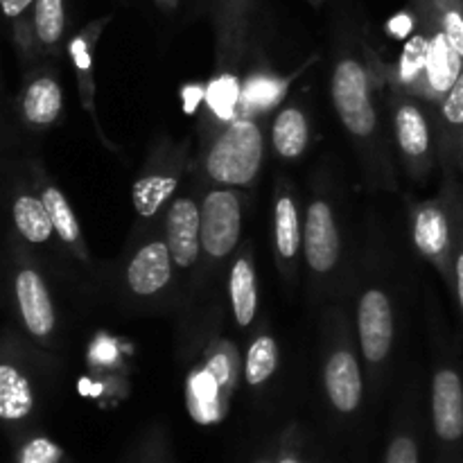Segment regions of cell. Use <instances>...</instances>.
I'll return each mask as SVG.
<instances>
[{"mask_svg": "<svg viewBox=\"0 0 463 463\" xmlns=\"http://www.w3.org/2000/svg\"><path fill=\"white\" fill-rule=\"evenodd\" d=\"M265 156V138L251 118L226 122L206 154V175L224 188L249 185L258 176Z\"/></svg>", "mask_w": 463, "mask_h": 463, "instance_id": "1", "label": "cell"}, {"mask_svg": "<svg viewBox=\"0 0 463 463\" xmlns=\"http://www.w3.org/2000/svg\"><path fill=\"white\" fill-rule=\"evenodd\" d=\"M463 206V190L443 193V197L419 203L411 217V238L420 256L432 260L443 279L452 283V251Z\"/></svg>", "mask_w": 463, "mask_h": 463, "instance_id": "2", "label": "cell"}, {"mask_svg": "<svg viewBox=\"0 0 463 463\" xmlns=\"http://www.w3.org/2000/svg\"><path fill=\"white\" fill-rule=\"evenodd\" d=\"M335 111L346 127L353 140L357 143H373L378 131L373 99H371V84L364 63L353 54H342L335 63L333 81H330Z\"/></svg>", "mask_w": 463, "mask_h": 463, "instance_id": "3", "label": "cell"}, {"mask_svg": "<svg viewBox=\"0 0 463 463\" xmlns=\"http://www.w3.org/2000/svg\"><path fill=\"white\" fill-rule=\"evenodd\" d=\"M202 211V251L211 260H222L238 247L242 233V206L231 188H215L199 203Z\"/></svg>", "mask_w": 463, "mask_h": 463, "instance_id": "4", "label": "cell"}, {"mask_svg": "<svg viewBox=\"0 0 463 463\" xmlns=\"http://www.w3.org/2000/svg\"><path fill=\"white\" fill-rule=\"evenodd\" d=\"M393 134L411 175H425L432 167V129L425 111L411 98L393 104Z\"/></svg>", "mask_w": 463, "mask_h": 463, "instance_id": "5", "label": "cell"}, {"mask_svg": "<svg viewBox=\"0 0 463 463\" xmlns=\"http://www.w3.org/2000/svg\"><path fill=\"white\" fill-rule=\"evenodd\" d=\"M357 333L366 362L383 364L393 346V307L383 289H366L357 301Z\"/></svg>", "mask_w": 463, "mask_h": 463, "instance_id": "6", "label": "cell"}, {"mask_svg": "<svg viewBox=\"0 0 463 463\" xmlns=\"http://www.w3.org/2000/svg\"><path fill=\"white\" fill-rule=\"evenodd\" d=\"M423 16L425 25H428L430 34V48H428V63H425V90L423 95L432 98L434 102H441L446 98L448 90L455 86L463 71L461 54L452 48L448 41L446 32L439 25V18L434 14L432 5H425Z\"/></svg>", "mask_w": 463, "mask_h": 463, "instance_id": "7", "label": "cell"}, {"mask_svg": "<svg viewBox=\"0 0 463 463\" xmlns=\"http://www.w3.org/2000/svg\"><path fill=\"white\" fill-rule=\"evenodd\" d=\"M165 242L175 267L190 269L202 256V211L193 197H179L165 215Z\"/></svg>", "mask_w": 463, "mask_h": 463, "instance_id": "8", "label": "cell"}, {"mask_svg": "<svg viewBox=\"0 0 463 463\" xmlns=\"http://www.w3.org/2000/svg\"><path fill=\"white\" fill-rule=\"evenodd\" d=\"M342 256L337 222L326 199H315L306 217V260L315 274H328Z\"/></svg>", "mask_w": 463, "mask_h": 463, "instance_id": "9", "label": "cell"}, {"mask_svg": "<svg viewBox=\"0 0 463 463\" xmlns=\"http://www.w3.org/2000/svg\"><path fill=\"white\" fill-rule=\"evenodd\" d=\"M172 269L175 262L165 240H149L140 244L127 265V288L136 297H154L170 285Z\"/></svg>", "mask_w": 463, "mask_h": 463, "instance_id": "10", "label": "cell"}, {"mask_svg": "<svg viewBox=\"0 0 463 463\" xmlns=\"http://www.w3.org/2000/svg\"><path fill=\"white\" fill-rule=\"evenodd\" d=\"M432 419L443 441L463 437V383L450 366L439 369L432 380Z\"/></svg>", "mask_w": 463, "mask_h": 463, "instance_id": "11", "label": "cell"}, {"mask_svg": "<svg viewBox=\"0 0 463 463\" xmlns=\"http://www.w3.org/2000/svg\"><path fill=\"white\" fill-rule=\"evenodd\" d=\"M16 301L27 333L36 339H45L54 333V306L48 288L39 271L21 269L16 276Z\"/></svg>", "mask_w": 463, "mask_h": 463, "instance_id": "12", "label": "cell"}, {"mask_svg": "<svg viewBox=\"0 0 463 463\" xmlns=\"http://www.w3.org/2000/svg\"><path fill=\"white\" fill-rule=\"evenodd\" d=\"M324 384L330 402L342 414H351L360 407L364 383H362V369L357 357L348 348H337L328 357L324 369Z\"/></svg>", "mask_w": 463, "mask_h": 463, "instance_id": "13", "label": "cell"}, {"mask_svg": "<svg viewBox=\"0 0 463 463\" xmlns=\"http://www.w3.org/2000/svg\"><path fill=\"white\" fill-rule=\"evenodd\" d=\"M181 181L179 167L163 163V165H154L145 170L143 175L136 179L134 188H131V199H134V208L138 217L147 220L154 217L167 202L172 194L176 193Z\"/></svg>", "mask_w": 463, "mask_h": 463, "instance_id": "14", "label": "cell"}, {"mask_svg": "<svg viewBox=\"0 0 463 463\" xmlns=\"http://www.w3.org/2000/svg\"><path fill=\"white\" fill-rule=\"evenodd\" d=\"M229 298L235 321H238L242 328L251 326L258 310V283L256 267H253V260L249 253H240L238 260L231 267Z\"/></svg>", "mask_w": 463, "mask_h": 463, "instance_id": "15", "label": "cell"}, {"mask_svg": "<svg viewBox=\"0 0 463 463\" xmlns=\"http://www.w3.org/2000/svg\"><path fill=\"white\" fill-rule=\"evenodd\" d=\"M439 118L446 158L455 163L463 179V71L446 98L439 102Z\"/></svg>", "mask_w": 463, "mask_h": 463, "instance_id": "16", "label": "cell"}, {"mask_svg": "<svg viewBox=\"0 0 463 463\" xmlns=\"http://www.w3.org/2000/svg\"><path fill=\"white\" fill-rule=\"evenodd\" d=\"M271 143L280 158L294 161L301 156L310 143V125L306 113L298 107H285L271 127Z\"/></svg>", "mask_w": 463, "mask_h": 463, "instance_id": "17", "label": "cell"}, {"mask_svg": "<svg viewBox=\"0 0 463 463\" xmlns=\"http://www.w3.org/2000/svg\"><path fill=\"white\" fill-rule=\"evenodd\" d=\"M61 86L52 77H39L23 93V116L30 125L48 127L61 113Z\"/></svg>", "mask_w": 463, "mask_h": 463, "instance_id": "18", "label": "cell"}, {"mask_svg": "<svg viewBox=\"0 0 463 463\" xmlns=\"http://www.w3.org/2000/svg\"><path fill=\"white\" fill-rule=\"evenodd\" d=\"M34 407L30 380L14 364H0V419L21 420Z\"/></svg>", "mask_w": 463, "mask_h": 463, "instance_id": "19", "label": "cell"}, {"mask_svg": "<svg viewBox=\"0 0 463 463\" xmlns=\"http://www.w3.org/2000/svg\"><path fill=\"white\" fill-rule=\"evenodd\" d=\"M14 224H16L18 233L32 244H43L52 238L54 226L50 220V213L45 208L43 197H34V194H21L14 202L12 208Z\"/></svg>", "mask_w": 463, "mask_h": 463, "instance_id": "20", "label": "cell"}, {"mask_svg": "<svg viewBox=\"0 0 463 463\" xmlns=\"http://www.w3.org/2000/svg\"><path fill=\"white\" fill-rule=\"evenodd\" d=\"M274 238L280 260L292 262L301 249V224L292 194L283 193L274 206Z\"/></svg>", "mask_w": 463, "mask_h": 463, "instance_id": "21", "label": "cell"}, {"mask_svg": "<svg viewBox=\"0 0 463 463\" xmlns=\"http://www.w3.org/2000/svg\"><path fill=\"white\" fill-rule=\"evenodd\" d=\"M430 34L428 25L420 32L411 34L402 48L401 59H398V81L405 89H414L423 93L425 90V63H428Z\"/></svg>", "mask_w": 463, "mask_h": 463, "instance_id": "22", "label": "cell"}, {"mask_svg": "<svg viewBox=\"0 0 463 463\" xmlns=\"http://www.w3.org/2000/svg\"><path fill=\"white\" fill-rule=\"evenodd\" d=\"M34 36L45 48H54L66 32V0H34Z\"/></svg>", "mask_w": 463, "mask_h": 463, "instance_id": "23", "label": "cell"}, {"mask_svg": "<svg viewBox=\"0 0 463 463\" xmlns=\"http://www.w3.org/2000/svg\"><path fill=\"white\" fill-rule=\"evenodd\" d=\"M217 378L211 369L194 371L188 383V405L199 423H211L217 419Z\"/></svg>", "mask_w": 463, "mask_h": 463, "instance_id": "24", "label": "cell"}, {"mask_svg": "<svg viewBox=\"0 0 463 463\" xmlns=\"http://www.w3.org/2000/svg\"><path fill=\"white\" fill-rule=\"evenodd\" d=\"M203 98L217 120L231 122L235 120V113L240 111V104H242V86H240L238 77L220 75L206 86Z\"/></svg>", "mask_w": 463, "mask_h": 463, "instance_id": "25", "label": "cell"}, {"mask_svg": "<svg viewBox=\"0 0 463 463\" xmlns=\"http://www.w3.org/2000/svg\"><path fill=\"white\" fill-rule=\"evenodd\" d=\"M276 366H279V346L271 335H260L249 346L244 357V378L251 387H260L276 373Z\"/></svg>", "mask_w": 463, "mask_h": 463, "instance_id": "26", "label": "cell"}, {"mask_svg": "<svg viewBox=\"0 0 463 463\" xmlns=\"http://www.w3.org/2000/svg\"><path fill=\"white\" fill-rule=\"evenodd\" d=\"M43 203L50 213V220H52L54 233L63 240L66 244H77L81 238L80 224H77V217L72 213L71 203L63 197L61 190H57L54 185L43 190Z\"/></svg>", "mask_w": 463, "mask_h": 463, "instance_id": "27", "label": "cell"}, {"mask_svg": "<svg viewBox=\"0 0 463 463\" xmlns=\"http://www.w3.org/2000/svg\"><path fill=\"white\" fill-rule=\"evenodd\" d=\"M253 0H213V9H215V23L220 36L224 43H235V39L242 32L247 14L251 9Z\"/></svg>", "mask_w": 463, "mask_h": 463, "instance_id": "28", "label": "cell"}, {"mask_svg": "<svg viewBox=\"0 0 463 463\" xmlns=\"http://www.w3.org/2000/svg\"><path fill=\"white\" fill-rule=\"evenodd\" d=\"M439 25L463 59V0H432Z\"/></svg>", "mask_w": 463, "mask_h": 463, "instance_id": "29", "label": "cell"}, {"mask_svg": "<svg viewBox=\"0 0 463 463\" xmlns=\"http://www.w3.org/2000/svg\"><path fill=\"white\" fill-rule=\"evenodd\" d=\"M283 95V84L271 77H253L242 86V104L249 109L274 107Z\"/></svg>", "mask_w": 463, "mask_h": 463, "instance_id": "30", "label": "cell"}, {"mask_svg": "<svg viewBox=\"0 0 463 463\" xmlns=\"http://www.w3.org/2000/svg\"><path fill=\"white\" fill-rule=\"evenodd\" d=\"M61 450L50 439H32L21 452V463H59Z\"/></svg>", "mask_w": 463, "mask_h": 463, "instance_id": "31", "label": "cell"}, {"mask_svg": "<svg viewBox=\"0 0 463 463\" xmlns=\"http://www.w3.org/2000/svg\"><path fill=\"white\" fill-rule=\"evenodd\" d=\"M450 288L455 289L457 303L463 317V206L459 213V226H457V238H455V251H452V283Z\"/></svg>", "mask_w": 463, "mask_h": 463, "instance_id": "32", "label": "cell"}, {"mask_svg": "<svg viewBox=\"0 0 463 463\" xmlns=\"http://www.w3.org/2000/svg\"><path fill=\"white\" fill-rule=\"evenodd\" d=\"M387 463H419V450L410 437H398L389 446Z\"/></svg>", "mask_w": 463, "mask_h": 463, "instance_id": "33", "label": "cell"}, {"mask_svg": "<svg viewBox=\"0 0 463 463\" xmlns=\"http://www.w3.org/2000/svg\"><path fill=\"white\" fill-rule=\"evenodd\" d=\"M0 12L9 21H23L30 12H34V0H0Z\"/></svg>", "mask_w": 463, "mask_h": 463, "instance_id": "34", "label": "cell"}, {"mask_svg": "<svg viewBox=\"0 0 463 463\" xmlns=\"http://www.w3.org/2000/svg\"><path fill=\"white\" fill-rule=\"evenodd\" d=\"M158 7L163 9V12H172V9H176V5H179V0H156Z\"/></svg>", "mask_w": 463, "mask_h": 463, "instance_id": "35", "label": "cell"}, {"mask_svg": "<svg viewBox=\"0 0 463 463\" xmlns=\"http://www.w3.org/2000/svg\"><path fill=\"white\" fill-rule=\"evenodd\" d=\"M280 463H301V461L292 459V457H285V459H280Z\"/></svg>", "mask_w": 463, "mask_h": 463, "instance_id": "36", "label": "cell"}, {"mask_svg": "<svg viewBox=\"0 0 463 463\" xmlns=\"http://www.w3.org/2000/svg\"><path fill=\"white\" fill-rule=\"evenodd\" d=\"M310 3H315V5H321V3H324V0H310Z\"/></svg>", "mask_w": 463, "mask_h": 463, "instance_id": "37", "label": "cell"}]
</instances>
